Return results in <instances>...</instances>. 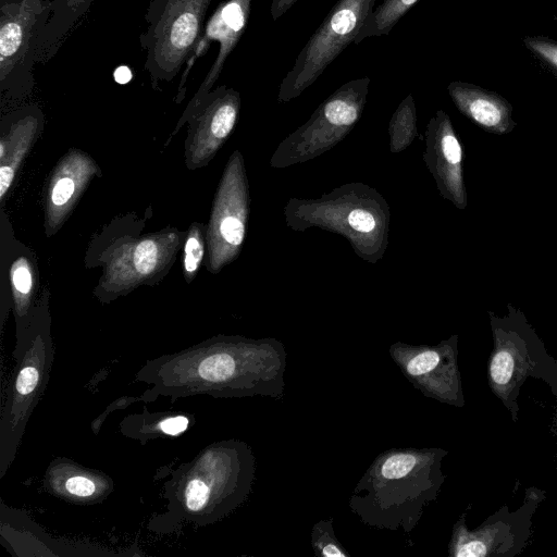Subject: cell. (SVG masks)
<instances>
[{"label": "cell", "instance_id": "9c48e42d", "mask_svg": "<svg viewBox=\"0 0 557 557\" xmlns=\"http://www.w3.org/2000/svg\"><path fill=\"white\" fill-rule=\"evenodd\" d=\"M42 483L49 494L78 505L102 503L114 491L111 476L65 457L50 461Z\"/></svg>", "mask_w": 557, "mask_h": 557}, {"label": "cell", "instance_id": "8992f818", "mask_svg": "<svg viewBox=\"0 0 557 557\" xmlns=\"http://www.w3.org/2000/svg\"><path fill=\"white\" fill-rule=\"evenodd\" d=\"M0 86L27 90L34 84L37 42L49 20L51 0H0Z\"/></svg>", "mask_w": 557, "mask_h": 557}, {"label": "cell", "instance_id": "3957f363", "mask_svg": "<svg viewBox=\"0 0 557 557\" xmlns=\"http://www.w3.org/2000/svg\"><path fill=\"white\" fill-rule=\"evenodd\" d=\"M15 360L0 416V479L12 466L29 418L45 393L54 360L48 325L32 324L13 351Z\"/></svg>", "mask_w": 557, "mask_h": 557}, {"label": "cell", "instance_id": "6da1fadb", "mask_svg": "<svg viewBox=\"0 0 557 557\" xmlns=\"http://www.w3.org/2000/svg\"><path fill=\"white\" fill-rule=\"evenodd\" d=\"M249 482L250 458L243 443L209 444L171 470L163 484L164 511L152 515L147 527L154 533L170 534L187 523H215L242 503Z\"/></svg>", "mask_w": 557, "mask_h": 557}, {"label": "cell", "instance_id": "d6986e66", "mask_svg": "<svg viewBox=\"0 0 557 557\" xmlns=\"http://www.w3.org/2000/svg\"><path fill=\"white\" fill-rule=\"evenodd\" d=\"M417 459L411 454H396L388 457L382 466V475L385 479H400L410 473Z\"/></svg>", "mask_w": 557, "mask_h": 557}, {"label": "cell", "instance_id": "603a6c76", "mask_svg": "<svg viewBox=\"0 0 557 557\" xmlns=\"http://www.w3.org/2000/svg\"><path fill=\"white\" fill-rule=\"evenodd\" d=\"M219 231L225 242L233 246L242 244L245 235L243 222L233 215H227L220 222Z\"/></svg>", "mask_w": 557, "mask_h": 557}, {"label": "cell", "instance_id": "277c9868", "mask_svg": "<svg viewBox=\"0 0 557 557\" xmlns=\"http://www.w3.org/2000/svg\"><path fill=\"white\" fill-rule=\"evenodd\" d=\"M212 0H151L145 15L147 30L139 37L146 52L145 70L153 86L170 82L199 45Z\"/></svg>", "mask_w": 557, "mask_h": 557}, {"label": "cell", "instance_id": "4fadbf2b", "mask_svg": "<svg viewBox=\"0 0 557 557\" xmlns=\"http://www.w3.org/2000/svg\"><path fill=\"white\" fill-rule=\"evenodd\" d=\"M92 0H53L48 22L37 42V63L46 62L55 53L64 37L86 13Z\"/></svg>", "mask_w": 557, "mask_h": 557}, {"label": "cell", "instance_id": "52a82bcc", "mask_svg": "<svg viewBox=\"0 0 557 557\" xmlns=\"http://www.w3.org/2000/svg\"><path fill=\"white\" fill-rule=\"evenodd\" d=\"M0 542L14 556L97 557L115 553L87 542L54 539L27 513L0 503Z\"/></svg>", "mask_w": 557, "mask_h": 557}, {"label": "cell", "instance_id": "9a60e30c", "mask_svg": "<svg viewBox=\"0 0 557 557\" xmlns=\"http://www.w3.org/2000/svg\"><path fill=\"white\" fill-rule=\"evenodd\" d=\"M11 282L14 290L17 321L23 322L27 315L28 296L33 288L32 271L25 259L21 258L13 263Z\"/></svg>", "mask_w": 557, "mask_h": 557}, {"label": "cell", "instance_id": "5b68a950", "mask_svg": "<svg viewBox=\"0 0 557 557\" xmlns=\"http://www.w3.org/2000/svg\"><path fill=\"white\" fill-rule=\"evenodd\" d=\"M375 0H338L298 53L281 85V97H294L315 82L354 42Z\"/></svg>", "mask_w": 557, "mask_h": 557}, {"label": "cell", "instance_id": "8fae6325", "mask_svg": "<svg viewBox=\"0 0 557 557\" xmlns=\"http://www.w3.org/2000/svg\"><path fill=\"white\" fill-rule=\"evenodd\" d=\"M448 91L458 109L486 132L504 135L516 127L512 106L499 94L463 82L450 83Z\"/></svg>", "mask_w": 557, "mask_h": 557}, {"label": "cell", "instance_id": "7c38bea8", "mask_svg": "<svg viewBox=\"0 0 557 557\" xmlns=\"http://www.w3.org/2000/svg\"><path fill=\"white\" fill-rule=\"evenodd\" d=\"M196 421L195 414L180 411H149L125 416L120 422L121 434L141 445L156 438L177 437Z\"/></svg>", "mask_w": 557, "mask_h": 557}, {"label": "cell", "instance_id": "44dd1931", "mask_svg": "<svg viewBox=\"0 0 557 557\" xmlns=\"http://www.w3.org/2000/svg\"><path fill=\"white\" fill-rule=\"evenodd\" d=\"M441 152L447 165L460 174V164L462 161V150L454 133L450 131L449 121L446 131L441 137Z\"/></svg>", "mask_w": 557, "mask_h": 557}, {"label": "cell", "instance_id": "ffe728a7", "mask_svg": "<svg viewBox=\"0 0 557 557\" xmlns=\"http://www.w3.org/2000/svg\"><path fill=\"white\" fill-rule=\"evenodd\" d=\"M205 253L203 240L199 233H190L184 250V269L187 275L194 276L198 271Z\"/></svg>", "mask_w": 557, "mask_h": 557}, {"label": "cell", "instance_id": "d4e9b609", "mask_svg": "<svg viewBox=\"0 0 557 557\" xmlns=\"http://www.w3.org/2000/svg\"><path fill=\"white\" fill-rule=\"evenodd\" d=\"M348 222L351 227L360 232H370L375 226L374 218L371 213L356 209L348 215Z\"/></svg>", "mask_w": 557, "mask_h": 557}, {"label": "cell", "instance_id": "e0dca14e", "mask_svg": "<svg viewBox=\"0 0 557 557\" xmlns=\"http://www.w3.org/2000/svg\"><path fill=\"white\" fill-rule=\"evenodd\" d=\"M524 46L552 71L557 73V41L544 36H527Z\"/></svg>", "mask_w": 557, "mask_h": 557}, {"label": "cell", "instance_id": "ac0fdd59", "mask_svg": "<svg viewBox=\"0 0 557 557\" xmlns=\"http://www.w3.org/2000/svg\"><path fill=\"white\" fill-rule=\"evenodd\" d=\"M55 178L50 191V202L54 208L61 209L67 206L77 191L78 181L66 173H60Z\"/></svg>", "mask_w": 557, "mask_h": 557}, {"label": "cell", "instance_id": "5bb4252c", "mask_svg": "<svg viewBox=\"0 0 557 557\" xmlns=\"http://www.w3.org/2000/svg\"><path fill=\"white\" fill-rule=\"evenodd\" d=\"M419 0H384L366 18L354 44H360L367 37L387 35L396 23Z\"/></svg>", "mask_w": 557, "mask_h": 557}, {"label": "cell", "instance_id": "4316f807", "mask_svg": "<svg viewBox=\"0 0 557 557\" xmlns=\"http://www.w3.org/2000/svg\"><path fill=\"white\" fill-rule=\"evenodd\" d=\"M323 555L324 556H333V557L344 556V554L341 550H338V548L334 545L325 546L323 548Z\"/></svg>", "mask_w": 557, "mask_h": 557}, {"label": "cell", "instance_id": "7a4b0ae2", "mask_svg": "<svg viewBox=\"0 0 557 557\" xmlns=\"http://www.w3.org/2000/svg\"><path fill=\"white\" fill-rule=\"evenodd\" d=\"M493 333L487 382L493 394L518 418V395L530 376L549 384L557 395V362L546 352L523 313L508 305L505 317L488 312Z\"/></svg>", "mask_w": 557, "mask_h": 557}, {"label": "cell", "instance_id": "2e32d148", "mask_svg": "<svg viewBox=\"0 0 557 557\" xmlns=\"http://www.w3.org/2000/svg\"><path fill=\"white\" fill-rule=\"evenodd\" d=\"M456 363V352L451 347L444 348L443 350H425L412 358L408 366L407 371L411 375H424L432 373L437 369L448 367Z\"/></svg>", "mask_w": 557, "mask_h": 557}, {"label": "cell", "instance_id": "7402d4cb", "mask_svg": "<svg viewBox=\"0 0 557 557\" xmlns=\"http://www.w3.org/2000/svg\"><path fill=\"white\" fill-rule=\"evenodd\" d=\"M135 267L141 274L150 273L157 265L158 249L152 240H144L136 248L134 255Z\"/></svg>", "mask_w": 557, "mask_h": 557}, {"label": "cell", "instance_id": "cb8c5ba5", "mask_svg": "<svg viewBox=\"0 0 557 557\" xmlns=\"http://www.w3.org/2000/svg\"><path fill=\"white\" fill-rule=\"evenodd\" d=\"M137 401H141L140 399V396L138 397H133V396H123V397H120L117 398L116 400H114L113 403H111L97 418H95V420L91 422V430H92V433L94 434H98L104 420L107 419V417L117 410V409H122V408H126L127 406H129L131 404L133 403H137Z\"/></svg>", "mask_w": 557, "mask_h": 557}, {"label": "cell", "instance_id": "30bf717a", "mask_svg": "<svg viewBox=\"0 0 557 557\" xmlns=\"http://www.w3.org/2000/svg\"><path fill=\"white\" fill-rule=\"evenodd\" d=\"M250 4L251 0H226L219 5L211 16L206 35L220 41L219 54L195 97L189 102L187 110L194 108L210 91L221 74L227 57L246 29Z\"/></svg>", "mask_w": 557, "mask_h": 557}, {"label": "cell", "instance_id": "484cf974", "mask_svg": "<svg viewBox=\"0 0 557 557\" xmlns=\"http://www.w3.org/2000/svg\"><path fill=\"white\" fill-rule=\"evenodd\" d=\"M298 0H272L271 16L274 21L281 17L288 9H290Z\"/></svg>", "mask_w": 557, "mask_h": 557}, {"label": "cell", "instance_id": "ba28073f", "mask_svg": "<svg viewBox=\"0 0 557 557\" xmlns=\"http://www.w3.org/2000/svg\"><path fill=\"white\" fill-rule=\"evenodd\" d=\"M531 490L524 506L517 512L502 513L488 518L478 529L469 531L463 518L455 529L451 555L456 557H487L515 555V548L522 545V524L530 522L532 510L540 502V493Z\"/></svg>", "mask_w": 557, "mask_h": 557}]
</instances>
